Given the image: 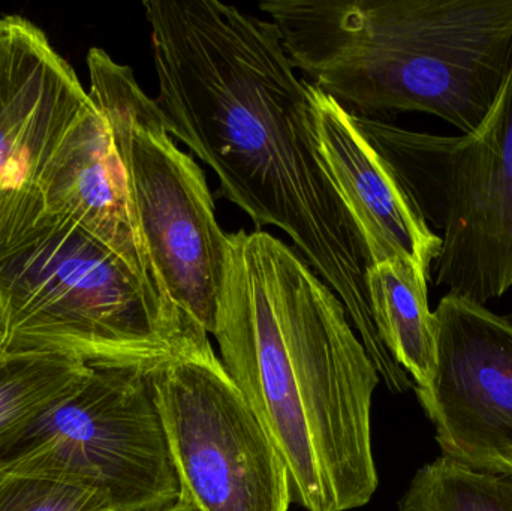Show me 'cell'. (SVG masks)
<instances>
[{
	"label": "cell",
	"mask_w": 512,
	"mask_h": 511,
	"mask_svg": "<svg viewBox=\"0 0 512 511\" xmlns=\"http://www.w3.org/2000/svg\"><path fill=\"white\" fill-rule=\"evenodd\" d=\"M86 60L89 95L110 128L153 272L176 308L213 335L230 240L216 219L206 174L174 143L129 66L102 48H90Z\"/></svg>",
	"instance_id": "5b68a950"
},
{
	"label": "cell",
	"mask_w": 512,
	"mask_h": 511,
	"mask_svg": "<svg viewBox=\"0 0 512 511\" xmlns=\"http://www.w3.org/2000/svg\"><path fill=\"white\" fill-rule=\"evenodd\" d=\"M433 314L435 368L415 390L445 458L512 471V317L447 293Z\"/></svg>",
	"instance_id": "30bf717a"
},
{
	"label": "cell",
	"mask_w": 512,
	"mask_h": 511,
	"mask_svg": "<svg viewBox=\"0 0 512 511\" xmlns=\"http://www.w3.org/2000/svg\"><path fill=\"white\" fill-rule=\"evenodd\" d=\"M228 240L213 336L288 468L292 503L366 506L379 485L372 401L381 377L342 300L273 234L240 230Z\"/></svg>",
	"instance_id": "7a4b0ae2"
},
{
	"label": "cell",
	"mask_w": 512,
	"mask_h": 511,
	"mask_svg": "<svg viewBox=\"0 0 512 511\" xmlns=\"http://www.w3.org/2000/svg\"><path fill=\"white\" fill-rule=\"evenodd\" d=\"M0 470L95 492L116 511L155 509L180 495L150 371L126 366H90Z\"/></svg>",
	"instance_id": "52a82bcc"
},
{
	"label": "cell",
	"mask_w": 512,
	"mask_h": 511,
	"mask_svg": "<svg viewBox=\"0 0 512 511\" xmlns=\"http://www.w3.org/2000/svg\"><path fill=\"white\" fill-rule=\"evenodd\" d=\"M180 497L201 511H288L291 483L209 335L150 371Z\"/></svg>",
	"instance_id": "ba28073f"
},
{
	"label": "cell",
	"mask_w": 512,
	"mask_h": 511,
	"mask_svg": "<svg viewBox=\"0 0 512 511\" xmlns=\"http://www.w3.org/2000/svg\"><path fill=\"white\" fill-rule=\"evenodd\" d=\"M309 87L316 146L360 233L367 264L403 258L430 276L441 239L364 134L355 114L312 84Z\"/></svg>",
	"instance_id": "8fae6325"
},
{
	"label": "cell",
	"mask_w": 512,
	"mask_h": 511,
	"mask_svg": "<svg viewBox=\"0 0 512 511\" xmlns=\"http://www.w3.org/2000/svg\"><path fill=\"white\" fill-rule=\"evenodd\" d=\"M0 511H116L102 495L44 477L0 470Z\"/></svg>",
	"instance_id": "2e32d148"
},
{
	"label": "cell",
	"mask_w": 512,
	"mask_h": 511,
	"mask_svg": "<svg viewBox=\"0 0 512 511\" xmlns=\"http://www.w3.org/2000/svg\"><path fill=\"white\" fill-rule=\"evenodd\" d=\"M355 120L441 239L430 273L435 284L480 305L512 290V65L472 134L408 131L358 114Z\"/></svg>",
	"instance_id": "8992f818"
},
{
	"label": "cell",
	"mask_w": 512,
	"mask_h": 511,
	"mask_svg": "<svg viewBox=\"0 0 512 511\" xmlns=\"http://www.w3.org/2000/svg\"><path fill=\"white\" fill-rule=\"evenodd\" d=\"M399 511H512V471L472 470L442 456L415 474Z\"/></svg>",
	"instance_id": "9a60e30c"
},
{
	"label": "cell",
	"mask_w": 512,
	"mask_h": 511,
	"mask_svg": "<svg viewBox=\"0 0 512 511\" xmlns=\"http://www.w3.org/2000/svg\"><path fill=\"white\" fill-rule=\"evenodd\" d=\"M44 204L45 215L72 222L155 275L135 225L110 128L95 102L72 126L48 165Z\"/></svg>",
	"instance_id": "7c38bea8"
},
{
	"label": "cell",
	"mask_w": 512,
	"mask_h": 511,
	"mask_svg": "<svg viewBox=\"0 0 512 511\" xmlns=\"http://www.w3.org/2000/svg\"><path fill=\"white\" fill-rule=\"evenodd\" d=\"M143 511H201L191 503L189 500L180 497L177 500L170 501V503L164 504V506L155 507V509L143 510Z\"/></svg>",
	"instance_id": "e0dca14e"
},
{
	"label": "cell",
	"mask_w": 512,
	"mask_h": 511,
	"mask_svg": "<svg viewBox=\"0 0 512 511\" xmlns=\"http://www.w3.org/2000/svg\"><path fill=\"white\" fill-rule=\"evenodd\" d=\"M2 357L50 356L153 371L207 335L146 267L44 215L0 257Z\"/></svg>",
	"instance_id": "277c9868"
},
{
	"label": "cell",
	"mask_w": 512,
	"mask_h": 511,
	"mask_svg": "<svg viewBox=\"0 0 512 511\" xmlns=\"http://www.w3.org/2000/svg\"><path fill=\"white\" fill-rule=\"evenodd\" d=\"M155 101L171 137L218 177L219 194L256 230L280 228L342 300L379 377L412 380L379 338L367 255L316 146L309 83L271 21L219 0H146Z\"/></svg>",
	"instance_id": "6da1fadb"
},
{
	"label": "cell",
	"mask_w": 512,
	"mask_h": 511,
	"mask_svg": "<svg viewBox=\"0 0 512 511\" xmlns=\"http://www.w3.org/2000/svg\"><path fill=\"white\" fill-rule=\"evenodd\" d=\"M429 279L424 270L403 258H391L366 270L367 296L379 338L414 380V390L429 386L435 368Z\"/></svg>",
	"instance_id": "4fadbf2b"
},
{
	"label": "cell",
	"mask_w": 512,
	"mask_h": 511,
	"mask_svg": "<svg viewBox=\"0 0 512 511\" xmlns=\"http://www.w3.org/2000/svg\"><path fill=\"white\" fill-rule=\"evenodd\" d=\"M92 104L41 27L0 17V257L45 215L48 165Z\"/></svg>",
	"instance_id": "9c48e42d"
},
{
	"label": "cell",
	"mask_w": 512,
	"mask_h": 511,
	"mask_svg": "<svg viewBox=\"0 0 512 511\" xmlns=\"http://www.w3.org/2000/svg\"><path fill=\"white\" fill-rule=\"evenodd\" d=\"M307 83L358 116L420 111L472 134L512 65V0H265Z\"/></svg>",
	"instance_id": "3957f363"
},
{
	"label": "cell",
	"mask_w": 512,
	"mask_h": 511,
	"mask_svg": "<svg viewBox=\"0 0 512 511\" xmlns=\"http://www.w3.org/2000/svg\"><path fill=\"white\" fill-rule=\"evenodd\" d=\"M89 369L86 363L60 357L0 359V459L84 380Z\"/></svg>",
	"instance_id": "5bb4252c"
},
{
	"label": "cell",
	"mask_w": 512,
	"mask_h": 511,
	"mask_svg": "<svg viewBox=\"0 0 512 511\" xmlns=\"http://www.w3.org/2000/svg\"><path fill=\"white\" fill-rule=\"evenodd\" d=\"M0 359H2V335H0Z\"/></svg>",
	"instance_id": "ac0fdd59"
}]
</instances>
